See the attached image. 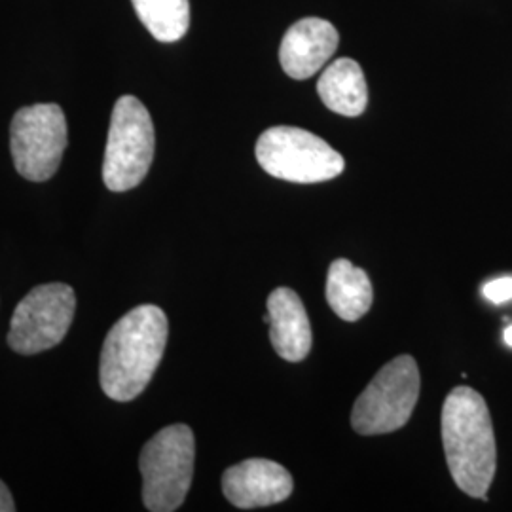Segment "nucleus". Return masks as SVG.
<instances>
[{"instance_id": "1", "label": "nucleus", "mask_w": 512, "mask_h": 512, "mask_svg": "<svg viewBox=\"0 0 512 512\" xmlns=\"http://www.w3.org/2000/svg\"><path fill=\"white\" fill-rule=\"evenodd\" d=\"M169 323L162 308L145 304L128 311L109 330L99 380L103 393L118 403L137 399L164 357Z\"/></svg>"}, {"instance_id": "2", "label": "nucleus", "mask_w": 512, "mask_h": 512, "mask_svg": "<svg viewBox=\"0 0 512 512\" xmlns=\"http://www.w3.org/2000/svg\"><path fill=\"white\" fill-rule=\"evenodd\" d=\"M442 444L450 475L459 490L476 499H488L497 469L494 425L482 395L459 385L442 406Z\"/></svg>"}, {"instance_id": "3", "label": "nucleus", "mask_w": 512, "mask_h": 512, "mask_svg": "<svg viewBox=\"0 0 512 512\" xmlns=\"http://www.w3.org/2000/svg\"><path fill=\"white\" fill-rule=\"evenodd\" d=\"M196 440L188 425H169L148 440L139 458L143 501L148 511H177L194 476Z\"/></svg>"}, {"instance_id": "4", "label": "nucleus", "mask_w": 512, "mask_h": 512, "mask_svg": "<svg viewBox=\"0 0 512 512\" xmlns=\"http://www.w3.org/2000/svg\"><path fill=\"white\" fill-rule=\"evenodd\" d=\"M256 160L268 175L298 184L325 183L346 167L327 141L291 126L266 129L256 141Z\"/></svg>"}, {"instance_id": "5", "label": "nucleus", "mask_w": 512, "mask_h": 512, "mask_svg": "<svg viewBox=\"0 0 512 512\" xmlns=\"http://www.w3.org/2000/svg\"><path fill=\"white\" fill-rule=\"evenodd\" d=\"M154 124L147 107L133 95L116 101L103 160V181L112 192H128L143 183L154 160Z\"/></svg>"}, {"instance_id": "6", "label": "nucleus", "mask_w": 512, "mask_h": 512, "mask_svg": "<svg viewBox=\"0 0 512 512\" xmlns=\"http://www.w3.org/2000/svg\"><path fill=\"white\" fill-rule=\"evenodd\" d=\"M420 368L414 357L389 361L366 385L351 410V425L359 435H385L404 427L420 397Z\"/></svg>"}, {"instance_id": "7", "label": "nucleus", "mask_w": 512, "mask_h": 512, "mask_svg": "<svg viewBox=\"0 0 512 512\" xmlns=\"http://www.w3.org/2000/svg\"><path fill=\"white\" fill-rule=\"evenodd\" d=\"M10 148L19 175L33 183L52 179L67 148V120L59 105L40 103L16 112Z\"/></svg>"}, {"instance_id": "8", "label": "nucleus", "mask_w": 512, "mask_h": 512, "mask_svg": "<svg viewBox=\"0 0 512 512\" xmlns=\"http://www.w3.org/2000/svg\"><path fill=\"white\" fill-rule=\"evenodd\" d=\"M76 310L74 291L65 283L38 285L14 311L8 346L21 355H37L63 342Z\"/></svg>"}, {"instance_id": "9", "label": "nucleus", "mask_w": 512, "mask_h": 512, "mask_svg": "<svg viewBox=\"0 0 512 512\" xmlns=\"http://www.w3.org/2000/svg\"><path fill=\"white\" fill-rule=\"evenodd\" d=\"M291 473L270 459H245L222 475L224 497L238 509L270 507L293 494Z\"/></svg>"}, {"instance_id": "10", "label": "nucleus", "mask_w": 512, "mask_h": 512, "mask_svg": "<svg viewBox=\"0 0 512 512\" xmlns=\"http://www.w3.org/2000/svg\"><path fill=\"white\" fill-rule=\"evenodd\" d=\"M338 42V31L327 19H300L281 40V67L294 80H308L329 63Z\"/></svg>"}, {"instance_id": "11", "label": "nucleus", "mask_w": 512, "mask_h": 512, "mask_svg": "<svg viewBox=\"0 0 512 512\" xmlns=\"http://www.w3.org/2000/svg\"><path fill=\"white\" fill-rule=\"evenodd\" d=\"M268 315L275 353L289 363L304 361L311 349V327L300 296L287 287L275 289L268 296Z\"/></svg>"}, {"instance_id": "12", "label": "nucleus", "mask_w": 512, "mask_h": 512, "mask_svg": "<svg viewBox=\"0 0 512 512\" xmlns=\"http://www.w3.org/2000/svg\"><path fill=\"white\" fill-rule=\"evenodd\" d=\"M317 92L327 109L349 118L361 116L368 103L365 73L349 57L330 63L317 82Z\"/></svg>"}, {"instance_id": "13", "label": "nucleus", "mask_w": 512, "mask_h": 512, "mask_svg": "<svg viewBox=\"0 0 512 512\" xmlns=\"http://www.w3.org/2000/svg\"><path fill=\"white\" fill-rule=\"evenodd\" d=\"M374 300L372 283L365 270L353 266L346 258L330 264L327 277V302L344 321H359L368 313Z\"/></svg>"}, {"instance_id": "14", "label": "nucleus", "mask_w": 512, "mask_h": 512, "mask_svg": "<svg viewBox=\"0 0 512 512\" xmlns=\"http://www.w3.org/2000/svg\"><path fill=\"white\" fill-rule=\"evenodd\" d=\"M143 25L160 42H177L190 27L188 0H131Z\"/></svg>"}, {"instance_id": "15", "label": "nucleus", "mask_w": 512, "mask_h": 512, "mask_svg": "<svg viewBox=\"0 0 512 512\" xmlns=\"http://www.w3.org/2000/svg\"><path fill=\"white\" fill-rule=\"evenodd\" d=\"M484 296L492 304H503L512 300V277H497L484 285Z\"/></svg>"}, {"instance_id": "16", "label": "nucleus", "mask_w": 512, "mask_h": 512, "mask_svg": "<svg viewBox=\"0 0 512 512\" xmlns=\"http://www.w3.org/2000/svg\"><path fill=\"white\" fill-rule=\"evenodd\" d=\"M16 511V505H14V497L10 494L8 486L0 480V512H12Z\"/></svg>"}, {"instance_id": "17", "label": "nucleus", "mask_w": 512, "mask_h": 512, "mask_svg": "<svg viewBox=\"0 0 512 512\" xmlns=\"http://www.w3.org/2000/svg\"><path fill=\"white\" fill-rule=\"evenodd\" d=\"M503 340H505V344H507L509 348H512V325H509V327L505 329V332H503Z\"/></svg>"}]
</instances>
